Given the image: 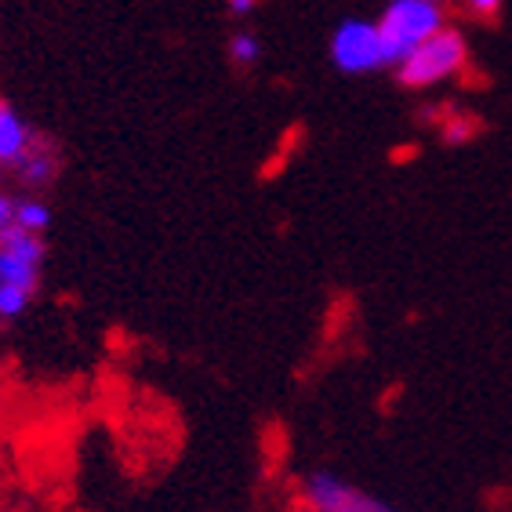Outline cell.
<instances>
[{"label":"cell","instance_id":"cell-1","mask_svg":"<svg viewBox=\"0 0 512 512\" xmlns=\"http://www.w3.org/2000/svg\"><path fill=\"white\" fill-rule=\"evenodd\" d=\"M447 26L444 0H389L378 15V33H382L385 66L396 69L418 44L440 33Z\"/></svg>","mask_w":512,"mask_h":512},{"label":"cell","instance_id":"cell-2","mask_svg":"<svg viewBox=\"0 0 512 512\" xmlns=\"http://www.w3.org/2000/svg\"><path fill=\"white\" fill-rule=\"evenodd\" d=\"M465 66H469V40H465L462 30L444 26V30L433 33L425 44H418L393 73L404 88L425 91V88H436V84L458 77Z\"/></svg>","mask_w":512,"mask_h":512},{"label":"cell","instance_id":"cell-3","mask_svg":"<svg viewBox=\"0 0 512 512\" xmlns=\"http://www.w3.org/2000/svg\"><path fill=\"white\" fill-rule=\"evenodd\" d=\"M331 62H335L338 73H349V77H364V73H375L385 66V48H382V33H378V22L371 19H345L331 33Z\"/></svg>","mask_w":512,"mask_h":512},{"label":"cell","instance_id":"cell-4","mask_svg":"<svg viewBox=\"0 0 512 512\" xmlns=\"http://www.w3.org/2000/svg\"><path fill=\"white\" fill-rule=\"evenodd\" d=\"M44 255H48L44 237H37V233L19 229V226L0 229V284H15V287H26V291H37Z\"/></svg>","mask_w":512,"mask_h":512},{"label":"cell","instance_id":"cell-5","mask_svg":"<svg viewBox=\"0 0 512 512\" xmlns=\"http://www.w3.org/2000/svg\"><path fill=\"white\" fill-rule=\"evenodd\" d=\"M302 509L309 512H389L382 502H375L371 494H364L360 487H353L349 480L335 473H309L302 480Z\"/></svg>","mask_w":512,"mask_h":512},{"label":"cell","instance_id":"cell-6","mask_svg":"<svg viewBox=\"0 0 512 512\" xmlns=\"http://www.w3.org/2000/svg\"><path fill=\"white\" fill-rule=\"evenodd\" d=\"M33 128L22 120V113L11 106L8 99H0V168L11 171L26 157V149L33 146Z\"/></svg>","mask_w":512,"mask_h":512},{"label":"cell","instance_id":"cell-7","mask_svg":"<svg viewBox=\"0 0 512 512\" xmlns=\"http://www.w3.org/2000/svg\"><path fill=\"white\" fill-rule=\"evenodd\" d=\"M15 175H19V182H26L30 189H44L55 182V175H59V153H55V146H51L48 138H33V146L26 149V157L15 164Z\"/></svg>","mask_w":512,"mask_h":512},{"label":"cell","instance_id":"cell-8","mask_svg":"<svg viewBox=\"0 0 512 512\" xmlns=\"http://www.w3.org/2000/svg\"><path fill=\"white\" fill-rule=\"evenodd\" d=\"M226 51H229V62H233L237 69H251V66L262 62V40H258V33H251V30L233 33L229 44H226Z\"/></svg>","mask_w":512,"mask_h":512},{"label":"cell","instance_id":"cell-9","mask_svg":"<svg viewBox=\"0 0 512 512\" xmlns=\"http://www.w3.org/2000/svg\"><path fill=\"white\" fill-rule=\"evenodd\" d=\"M15 226L44 237V229L51 226V207L40 197H19V204H15Z\"/></svg>","mask_w":512,"mask_h":512},{"label":"cell","instance_id":"cell-10","mask_svg":"<svg viewBox=\"0 0 512 512\" xmlns=\"http://www.w3.org/2000/svg\"><path fill=\"white\" fill-rule=\"evenodd\" d=\"M33 295L37 291H26V287H15V284H0V320H15L30 309Z\"/></svg>","mask_w":512,"mask_h":512},{"label":"cell","instance_id":"cell-11","mask_svg":"<svg viewBox=\"0 0 512 512\" xmlns=\"http://www.w3.org/2000/svg\"><path fill=\"white\" fill-rule=\"evenodd\" d=\"M462 8L473 15V19H498L502 15V8H505V0H462Z\"/></svg>","mask_w":512,"mask_h":512},{"label":"cell","instance_id":"cell-12","mask_svg":"<svg viewBox=\"0 0 512 512\" xmlns=\"http://www.w3.org/2000/svg\"><path fill=\"white\" fill-rule=\"evenodd\" d=\"M15 204H19V197H11L8 189H0V229L15 226Z\"/></svg>","mask_w":512,"mask_h":512},{"label":"cell","instance_id":"cell-13","mask_svg":"<svg viewBox=\"0 0 512 512\" xmlns=\"http://www.w3.org/2000/svg\"><path fill=\"white\" fill-rule=\"evenodd\" d=\"M469 135H473V124L465 117H454V124L447 128V142H465Z\"/></svg>","mask_w":512,"mask_h":512},{"label":"cell","instance_id":"cell-14","mask_svg":"<svg viewBox=\"0 0 512 512\" xmlns=\"http://www.w3.org/2000/svg\"><path fill=\"white\" fill-rule=\"evenodd\" d=\"M226 8L233 19H247V15H255L258 0H226Z\"/></svg>","mask_w":512,"mask_h":512},{"label":"cell","instance_id":"cell-15","mask_svg":"<svg viewBox=\"0 0 512 512\" xmlns=\"http://www.w3.org/2000/svg\"><path fill=\"white\" fill-rule=\"evenodd\" d=\"M0 182H4V168H0Z\"/></svg>","mask_w":512,"mask_h":512},{"label":"cell","instance_id":"cell-16","mask_svg":"<svg viewBox=\"0 0 512 512\" xmlns=\"http://www.w3.org/2000/svg\"><path fill=\"white\" fill-rule=\"evenodd\" d=\"M298 512H309V509H298Z\"/></svg>","mask_w":512,"mask_h":512}]
</instances>
